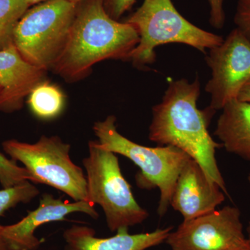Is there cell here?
<instances>
[{"label":"cell","instance_id":"23","mask_svg":"<svg viewBox=\"0 0 250 250\" xmlns=\"http://www.w3.org/2000/svg\"><path fill=\"white\" fill-rule=\"evenodd\" d=\"M47 1V0H27L29 4L31 5H35L39 4V3L42 2V1ZM67 1H70V2L74 3V4H79L82 3L84 0H67Z\"/></svg>","mask_w":250,"mask_h":250},{"label":"cell","instance_id":"10","mask_svg":"<svg viewBox=\"0 0 250 250\" xmlns=\"http://www.w3.org/2000/svg\"><path fill=\"white\" fill-rule=\"evenodd\" d=\"M77 212L98 218L95 205L91 202L62 201L51 194H43L36 209L29 212L17 223L1 226V238L9 250H35L41 244L34 236L36 229L43 224L65 220L67 215Z\"/></svg>","mask_w":250,"mask_h":250},{"label":"cell","instance_id":"16","mask_svg":"<svg viewBox=\"0 0 250 250\" xmlns=\"http://www.w3.org/2000/svg\"><path fill=\"white\" fill-rule=\"evenodd\" d=\"M31 5L27 0H0V50L14 44V32Z\"/></svg>","mask_w":250,"mask_h":250},{"label":"cell","instance_id":"9","mask_svg":"<svg viewBox=\"0 0 250 250\" xmlns=\"http://www.w3.org/2000/svg\"><path fill=\"white\" fill-rule=\"evenodd\" d=\"M247 241L241 211L229 206L184 220L166 240L172 250H228Z\"/></svg>","mask_w":250,"mask_h":250},{"label":"cell","instance_id":"5","mask_svg":"<svg viewBox=\"0 0 250 250\" xmlns=\"http://www.w3.org/2000/svg\"><path fill=\"white\" fill-rule=\"evenodd\" d=\"M88 148L89 156L83 160L88 202L101 206L111 231H128L130 227L142 223L148 213L135 200L117 154L97 141H90Z\"/></svg>","mask_w":250,"mask_h":250},{"label":"cell","instance_id":"7","mask_svg":"<svg viewBox=\"0 0 250 250\" xmlns=\"http://www.w3.org/2000/svg\"><path fill=\"white\" fill-rule=\"evenodd\" d=\"M2 146L11 159L22 163L31 182L55 188L74 201L88 202L86 176L70 159V145L58 136H42L33 144L9 140Z\"/></svg>","mask_w":250,"mask_h":250},{"label":"cell","instance_id":"4","mask_svg":"<svg viewBox=\"0 0 250 250\" xmlns=\"http://www.w3.org/2000/svg\"><path fill=\"white\" fill-rule=\"evenodd\" d=\"M116 121V117L109 116L95 123L94 133L99 144L104 149L128 158L139 167L141 173L136 178L139 187L159 189L158 213L163 216L170 206L179 174L190 157L173 146L149 147L133 142L118 132Z\"/></svg>","mask_w":250,"mask_h":250},{"label":"cell","instance_id":"12","mask_svg":"<svg viewBox=\"0 0 250 250\" xmlns=\"http://www.w3.org/2000/svg\"><path fill=\"white\" fill-rule=\"evenodd\" d=\"M45 70L27 62L14 44L0 50V108H19L22 100L43 82Z\"/></svg>","mask_w":250,"mask_h":250},{"label":"cell","instance_id":"3","mask_svg":"<svg viewBox=\"0 0 250 250\" xmlns=\"http://www.w3.org/2000/svg\"><path fill=\"white\" fill-rule=\"evenodd\" d=\"M126 22L139 33V44L130 57L138 67L155 62V49L160 45L184 44L205 53L224 39L189 22L179 14L172 0H144Z\"/></svg>","mask_w":250,"mask_h":250},{"label":"cell","instance_id":"24","mask_svg":"<svg viewBox=\"0 0 250 250\" xmlns=\"http://www.w3.org/2000/svg\"><path fill=\"white\" fill-rule=\"evenodd\" d=\"M228 250H250V245L249 242L247 241L246 243L240 245V246L233 247Z\"/></svg>","mask_w":250,"mask_h":250},{"label":"cell","instance_id":"13","mask_svg":"<svg viewBox=\"0 0 250 250\" xmlns=\"http://www.w3.org/2000/svg\"><path fill=\"white\" fill-rule=\"evenodd\" d=\"M172 229L170 227L138 234L120 231L111 238H99L92 229L73 226L65 231L64 238L66 250H145L165 242Z\"/></svg>","mask_w":250,"mask_h":250},{"label":"cell","instance_id":"25","mask_svg":"<svg viewBox=\"0 0 250 250\" xmlns=\"http://www.w3.org/2000/svg\"><path fill=\"white\" fill-rule=\"evenodd\" d=\"M247 233H248V237H247V239H248V241L249 242L250 245V222L249 223V225H248V228H247Z\"/></svg>","mask_w":250,"mask_h":250},{"label":"cell","instance_id":"6","mask_svg":"<svg viewBox=\"0 0 250 250\" xmlns=\"http://www.w3.org/2000/svg\"><path fill=\"white\" fill-rule=\"evenodd\" d=\"M78 4L47 0L26 11L16 26L14 45L32 65L53 68L66 44Z\"/></svg>","mask_w":250,"mask_h":250},{"label":"cell","instance_id":"20","mask_svg":"<svg viewBox=\"0 0 250 250\" xmlns=\"http://www.w3.org/2000/svg\"><path fill=\"white\" fill-rule=\"evenodd\" d=\"M135 1L136 0H103L106 13L116 21L131 9Z\"/></svg>","mask_w":250,"mask_h":250},{"label":"cell","instance_id":"17","mask_svg":"<svg viewBox=\"0 0 250 250\" xmlns=\"http://www.w3.org/2000/svg\"><path fill=\"white\" fill-rule=\"evenodd\" d=\"M39 194V190L37 188L29 181L0 190V216L18 204L31 201ZM1 226L2 225H0V250H9L1 238Z\"/></svg>","mask_w":250,"mask_h":250},{"label":"cell","instance_id":"22","mask_svg":"<svg viewBox=\"0 0 250 250\" xmlns=\"http://www.w3.org/2000/svg\"><path fill=\"white\" fill-rule=\"evenodd\" d=\"M237 99L241 101L250 103V80L242 88Z\"/></svg>","mask_w":250,"mask_h":250},{"label":"cell","instance_id":"21","mask_svg":"<svg viewBox=\"0 0 250 250\" xmlns=\"http://www.w3.org/2000/svg\"><path fill=\"white\" fill-rule=\"evenodd\" d=\"M210 7L209 22L213 27L221 29L225 22L224 0H208Z\"/></svg>","mask_w":250,"mask_h":250},{"label":"cell","instance_id":"18","mask_svg":"<svg viewBox=\"0 0 250 250\" xmlns=\"http://www.w3.org/2000/svg\"><path fill=\"white\" fill-rule=\"evenodd\" d=\"M25 181H32L27 169L0 153V184L3 188L14 187Z\"/></svg>","mask_w":250,"mask_h":250},{"label":"cell","instance_id":"14","mask_svg":"<svg viewBox=\"0 0 250 250\" xmlns=\"http://www.w3.org/2000/svg\"><path fill=\"white\" fill-rule=\"evenodd\" d=\"M221 110L215 136L228 152L250 161V103L234 99Z\"/></svg>","mask_w":250,"mask_h":250},{"label":"cell","instance_id":"11","mask_svg":"<svg viewBox=\"0 0 250 250\" xmlns=\"http://www.w3.org/2000/svg\"><path fill=\"white\" fill-rule=\"evenodd\" d=\"M224 193L201 166L190 158L179 174L170 206L182 214L184 220H190L216 210L225 201Z\"/></svg>","mask_w":250,"mask_h":250},{"label":"cell","instance_id":"1","mask_svg":"<svg viewBox=\"0 0 250 250\" xmlns=\"http://www.w3.org/2000/svg\"><path fill=\"white\" fill-rule=\"evenodd\" d=\"M198 77L172 80L160 103L152 108L149 139L159 146H173L197 161L210 179L225 194L226 186L215 159L220 144L215 142L208 131L215 111L207 107L197 108L200 95Z\"/></svg>","mask_w":250,"mask_h":250},{"label":"cell","instance_id":"15","mask_svg":"<svg viewBox=\"0 0 250 250\" xmlns=\"http://www.w3.org/2000/svg\"><path fill=\"white\" fill-rule=\"evenodd\" d=\"M28 103L31 111L42 119L59 116L64 106L65 98L58 87L49 82H41L29 95Z\"/></svg>","mask_w":250,"mask_h":250},{"label":"cell","instance_id":"26","mask_svg":"<svg viewBox=\"0 0 250 250\" xmlns=\"http://www.w3.org/2000/svg\"><path fill=\"white\" fill-rule=\"evenodd\" d=\"M248 179H249V181H250V175H249V177H248Z\"/></svg>","mask_w":250,"mask_h":250},{"label":"cell","instance_id":"19","mask_svg":"<svg viewBox=\"0 0 250 250\" xmlns=\"http://www.w3.org/2000/svg\"><path fill=\"white\" fill-rule=\"evenodd\" d=\"M234 23L236 29L250 42V0H238Z\"/></svg>","mask_w":250,"mask_h":250},{"label":"cell","instance_id":"2","mask_svg":"<svg viewBox=\"0 0 250 250\" xmlns=\"http://www.w3.org/2000/svg\"><path fill=\"white\" fill-rule=\"evenodd\" d=\"M139 39L131 24L106 13L103 0H84L77 6L66 44L52 69L65 80H79L99 62L130 60Z\"/></svg>","mask_w":250,"mask_h":250},{"label":"cell","instance_id":"8","mask_svg":"<svg viewBox=\"0 0 250 250\" xmlns=\"http://www.w3.org/2000/svg\"><path fill=\"white\" fill-rule=\"evenodd\" d=\"M206 61L211 72L205 86L210 96L208 107L216 111L237 99L250 80V42L235 28L221 43L209 49Z\"/></svg>","mask_w":250,"mask_h":250}]
</instances>
